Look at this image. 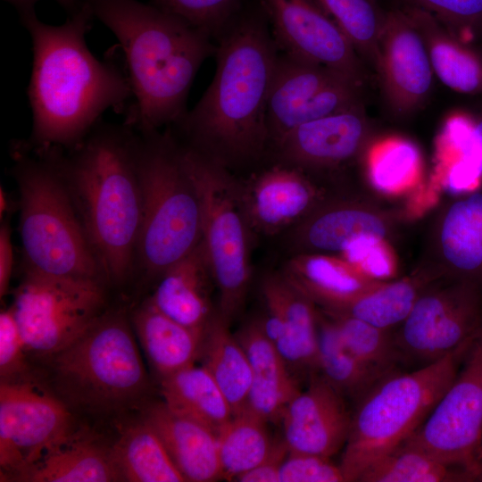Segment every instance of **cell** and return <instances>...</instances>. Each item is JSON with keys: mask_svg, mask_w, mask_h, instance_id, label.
Instances as JSON below:
<instances>
[{"mask_svg": "<svg viewBox=\"0 0 482 482\" xmlns=\"http://www.w3.org/2000/svg\"><path fill=\"white\" fill-rule=\"evenodd\" d=\"M9 4L16 7L20 12L28 8H34L35 4L39 0H4ZM60 5H62L68 13L74 12L79 4L82 3V0H55Z\"/></svg>", "mask_w": 482, "mask_h": 482, "instance_id": "7dc6e473", "label": "cell"}, {"mask_svg": "<svg viewBox=\"0 0 482 482\" xmlns=\"http://www.w3.org/2000/svg\"><path fill=\"white\" fill-rule=\"evenodd\" d=\"M45 161L18 165L21 235L29 270L97 278L103 270L64 186L62 162L48 149Z\"/></svg>", "mask_w": 482, "mask_h": 482, "instance_id": "52a82bcc", "label": "cell"}, {"mask_svg": "<svg viewBox=\"0 0 482 482\" xmlns=\"http://www.w3.org/2000/svg\"><path fill=\"white\" fill-rule=\"evenodd\" d=\"M417 299L413 285L400 281L373 291H361L337 307L344 310V315L388 329L405 320Z\"/></svg>", "mask_w": 482, "mask_h": 482, "instance_id": "d590c367", "label": "cell"}, {"mask_svg": "<svg viewBox=\"0 0 482 482\" xmlns=\"http://www.w3.org/2000/svg\"><path fill=\"white\" fill-rule=\"evenodd\" d=\"M343 78L346 79L323 65L278 53L266 111L269 155L273 146L295 127L303 108L322 89Z\"/></svg>", "mask_w": 482, "mask_h": 482, "instance_id": "603a6c76", "label": "cell"}, {"mask_svg": "<svg viewBox=\"0 0 482 482\" xmlns=\"http://www.w3.org/2000/svg\"><path fill=\"white\" fill-rule=\"evenodd\" d=\"M13 481L113 482L121 481V478L112 459L110 447L72 431Z\"/></svg>", "mask_w": 482, "mask_h": 482, "instance_id": "cb8c5ba5", "label": "cell"}, {"mask_svg": "<svg viewBox=\"0 0 482 482\" xmlns=\"http://www.w3.org/2000/svg\"><path fill=\"white\" fill-rule=\"evenodd\" d=\"M19 12L33 53L28 87L30 141L41 150L75 148L105 111L125 112L131 99L126 71L88 49L86 35L94 15L85 2L58 26L41 21L34 8Z\"/></svg>", "mask_w": 482, "mask_h": 482, "instance_id": "7a4b0ae2", "label": "cell"}, {"mask_svg": "<svg viewBox=\"0 0 482 482\" xmlns=\"http://www.w3.org/2000/svg\"><path fill=\"white\" fill-rule=\"evenodd\" d=\"M99 279L29 270L12 306L27 352L50 358L92 327L104 313Z\"/></svg>", "mask_w": 482, "mask_h": 482, "instance_id": "30bf717a", "label": "cell"}, {"mask_svg": "<svg viewBox=\"0 0 482 482\" xmlns=\"http://www.w3.org/2000/svg\"><path fill=\"white\" fill-rule=\"evenodd\" d=\"M249 360L252 381L247 409L266 421H279L284 408L300 390L283 357L264 332L260 319L236 334Z\"/></svg>", "mask_w": 482, "mask_h": 482, "instance_id": "7402d4cb", "label": "cell"}, {"mask_svg": "<svg viewBox=\"0 0 482 482\" xmlns=\"http://www.w3.org/2000/svg\"><path fill=\"white\" fill-rule=\"evenodd\" d=\"M471 337L437 361L388 375L356 403L339 462L345 482L357 481L422 425L455 378Z\"/></svg>", "mask_w": 482, "mask_h": 482, "instance_id": "8992f818", "label": "cell"}, {"mask_svg": "<svg viewBox=\"0 0 482 482\" xmlns=\"http://www.w3.org/2000/svg\"><path fill=\"white\" fill-rule=\"evenodd\" d=\"M96 125L62 170L99 264L118 281L131 268L142 220L137 138L125 124Z\"/></svg>", "mask_w": 482, "mask_h": 482, "instance_id": "277c9868", "label": "cell"}, {"mask_svg": "<svg viewBox=\"0 0 482 482\" xmlns=\"http://www.w3.org/2000/svg\"><path fill=\"white\" fill-rule=\"evenodd\" d=\"M281 275L310 299L315 297L334 307L363 288L345 266L324 256H291Z\"/></svg>", "mask_w": 482, "mask_h": 482, "instance_id": "d6a6232c", "label": "cell"}, {"mask_svg": "<svg viewBox=\"0 0 482 482\" xmlns=\"http://www.w3.org/2000/svg\"><path fill=\"white\" fill-rule=\"evenodd\" d=\"M110 451L121 481H186L157 432L145 419L127 428Z\"/></svg>", "mask_w": 482, "mask_h": 482, "instance_id": "f1b7e54d", "label": "cell"}, {"mask_svg": "<svg viewBox=\"0 0 482 482\" xmlns=\"http://www.w3.org/2000/svg\"><path fill=\"white\" fill-rule=\"evenodd\" d=\"M287 241L292 245H309L326 251H344L362 237H384L386 229L377 217L359 210L339 209L325 212L308 224L289 229Z\"/></svg>", "mask_w": 482, "mask_h": 482, "instance_id": "1f68e13d", "label": "cell"}, {"mask_svg": "<svg viewBox=\"0 0 482 482\" xmlns=\"http://www.w3.org/2000/svg\"><path fill=\"white\" fill-rule=\"evenodd\" d=\"M215 286L203 239L161 277L150 303L172 320L204 331L216 312L211 290Z\"/></svg>", "mask_w": 482, "mask_h": 482, "instance_id": "ffe728a7", "label": "cell"}, {"mask_svg": "<svg viewBox=\"0 0 482 482\" xmlns=\"http://www.w3.org/2000/svg\"><path fill=\"white\" fill-rule=\"evenodd\" d=\"M482 324L476 291L418 298L403 320L395 344L401 359L420 363L437 361L468 341Z\"/></svg>", "mask_w": 482, "mask_h": 482, "instance_id": "5bb4252c", "label": "cell"}, {"mask_svg": "<svg viewBox=\"0 0 482 482\" xmlns=\"http://www.w3.org/2000/svg\"><path fill=\"white\" fill-rule=\"evenodd\" d=\"M279 482H345L339 464L331 458L288 452L279 470Z\"/></svg>", "mask_w": 482, "mask_h": 482, "instance_id": "b9f144b4", "label": "cell"}, {"mask_svg": "<svg viewBox=\"0 0 482 482\" xmlns=\"http://www.w3.org/2000/svg\"><path fill=\"white\" fill-rule=\"evenodd\" d=\"M405 441L468 472L475 480L482 441V324L450 386Z\"/></svg>", "mask_w": 482, "mask_h": 482, "instance_id": "8fae6325", "label": "cell"}, {"mask_svg": "<svg viewBox=\"0 0 482 482\" xmlns=\"http://www.w3.org/2000/svg\"><path fill=\"white\" fill-rule=\"evenodd\" d=\"M133 322L146 358L160 378L199 359L204 331L172 320L149 300L136 312Z\"/></svg>", "mask_w": 482, "mask_h": 482, "instance_id": "484cf974", "label": "cell"}, {"mask_svg": "<svg viewBox=\"0 0 482 482\" xmlns=\"http://www.w3.org/2000/svg\"><path fill=\"white\" fill-rule=\"evenodd\" d=\"M215 43L211 84L171 127L182 144L233 174L252 173L269 158L267 102L279 53L259 2L245 0Z\"/></svg>", "mask_w": 482, "mask_h": 482, "instance_id": "6da1fadb", "label": "cell"}, {"mask_svg": "<svg viewBox=\"0 0 482 482\" xmlns=\"http://www.w3.org/2000/svg\"><path fill=\"white\" fill-rule=\"evenodd\" d=\"M317 371L345 400L356 403L390 375L358 359L344 345L333 321L319 318Z\"/></svg>", "mask_w": 482, "mask_h": 482, "instance_id": "f546056e", "label": "cell"}, {"mask_svg": "<svg viewBox=\"0 0 482 482\" xmlns=\"http://www.w3.org/2000/svg\"><path fill=\"white\" fill-rule=\"evenodd\" d=\"M137 166L142 220L137 252L148 274L161 277L202 240V210L171 126L142 133Z\"/></svg>", "mask_w": 482, "mask_h": 482, "instance_id": "5b68a950", "label": "cell"}, {"mask_svg": "<svg viewBox=\"0 0 482 482\" xmlns=\"http://www.w3.org/2000/svg\"><path fill=\"white\" fill-rule=\"evenodd\" d=\"M365 130L362 104L295 127L273 146L268 162L301 170L308 166L337 163L356 154Z\"/></svg>", "mask_w": 482, "mask_h": 482, "instance_id": "d6986e66", "label": "cell"}, {"mask_svg": "<svg viewBox=\"0 0 482 482\" xmlns=\"http://www.w3.org/2000/svg\"><path fill=\"white\" fill-rule=\"evenodd\" d=\"M279 53L323 65L362 87V60L317 0H257Z\"/></svg>", "mask_w": 482, "mask_h": 482, "instance_id": "4fadbf2b", "label": "cell"}, {"mask_svg": "<svg viewBox=\"0 0 482 482\" xmlns=\"http://www.w3.org/2000/svg\"><path fill=\"white\" fill-rule=\"evenodd\" d=\"M363 61L376 69L381 18L370 0H317Z\"/></svg>", "mask_w": 482, "mask_h": 482, "instance_id": "8d00e7d4", "label": "cell"}, {"mask_svg": "<svg viewBox=\"0 0 482 482\" xmlns=\"http://www.w3.org/2000/svg\"><path fill=\"white\" fill-rule=\"evenodd\" d=\"M71 432V414L62 401L30 380L1 381L2 481H13Z\"/></svg>", "mask_w": 482, "mask_h": 482, "instance_id": "7c38bea8", "label": "cell"}, {"mask_svg": "<svg viewBox=\"0 0 482 482\" xmlns=\"http://www.w3.org/2000/svg\"><path fill=\"white\" fill-rule=\"evenodd\" d=\"M24 340L11 307L0 313L1 381L28 380L29 366Z\"/></svg>", "mask_w": 482, "mask_h": 482, "instance_id": "60d3db41", "label": "cell"}, {"mask_svg": "<svg viewBox=\"0 0 482 482\" xmlns=\"http://www.w3.org/2000/svg\"><path fill=\"white\" fill-rule=\"evenodd\" d=\"M184 164L199 195L203 242L219 296V314L230 325L245 306L251 282L253 230L235 174L179 141Z\"/></svg>", "mask_w": 482, "mask_h": 482, "instance_id": "9c48e42d", "label": "cell"}, {"mask_svg": "<svg viewBox=\"0 0 482 482\" xmlns=\"http://www.w3.org/2000/svg\"><path fill=\"white\" fill-rule=\"evenodd\" d=\"M13 265V249L10 229L4 225L0 230V295L3 297L9 287Z\"/></svg>", "mask_w": 482, "mask_h": 482, "instance_id": "bcb514c9", "label": "cell"}, {"mask_svg": "<svg viewBox=\"0 0 482 482\" xmlns=\"http://www.w3.org/2000/svg\"><path fill=\"white\" fill-rule=\"evenodd\" d=\"M245 0H152L151 4L203 30L215 42Z\"/></svg>", "mask_w": 482, "mask_h": 482, "instance_id": "f35d334b", "label": "cell"}, {"mask_svg": "<svg viewBox=\"0 0 482 482\" xmlns=\"http://www.w3.org/2000/svg\"><path fill=\"white\" fill-rule=\"evenodd\" d=\"M116 37L123 52L131 99L125 125L141 133L176 124L202 64L216 53L203 30L153 4L82 0Z\"/></svg>", "mask_w": 482, "mask_h": 482, "instance_id": "3957f363", "label": "cell"}, {"mask_svg": "<svg viewBox=\"0 0 482 482\" xmlns=\"http://www.w3.org/2000/svg\"><path fill=\"white\" fill-rule=\"evenodd\" d=\"M473 480L423 449L404 441L372 462L359 477L361 482H451Z\"/></svg>", "mask_w": 482, "mask_h": 482, "instance_id": "836d02e7", "label": "cell"}, {"mask_svg": "<svg viewBox=\"0 0 482 482\" xmlns=\"http://www.w3.org/2000/svg\"><path fill=\"white\" fill-rule=\"evenodd\" d=\"M49 359L62 395L89 410L132 406L148 391L142 358L120 312H104L82 336Z\"/></svg>", "mask_w": 482, "mask_h": 482, "instance_id": "ba28073f", "label": "cell"}, {"mask_svg": "<svg viewBox=\"0 0 482 482\" xmlns=\"http://www.w3.org/2000/svg\"><path fill=\"white\" fill-rule=\"evenodd\" d=\"M332 321L344 345L358 359L387 374L396 371L401 357L387 329L344 314Z\"/></svg>", "mask_w": 482, "mask_h": 482, "instance_id": "74e56055", "label": "cell"}, {"mask_svg": "<svg viewBox=\"0 0 482 482\" xmlns=\"http://www.w3.org/2000/svg\"><path fill=\"white\" fill-rule=\"evenodd\" d=\"M475 480L482 481V459L479 460L478 463L477 472L475 476Z\"/></svg>", "mask_w": 482, "mask_h": 482, "instance_id": "f907efd6", "label": "cell"}, {"mask_svg": "<svg viewBox=\"0 0 482 482\" xmlns=\"http://www.w3.org/2000/svg\"><path fill=\"white\" fill-rule=\"evenodd\" d=\"M379 240L372 237H362L353 241L345 250L349 262L360 265L374 277H386L391 267L388 258L379 245Z\"/></svg>", "mask_w": 482, "mask_h": 482, "instance_id": "ee69618b", "label": "cell"}, {"mask_svg": "<svg viewBox=\"0 0 482 482\" xmlns=\"http://www.w3.org/2000/svg\"><path fill=\"white\" fill-rule=\"evenodd\" d=\"M418 163L419 153L411 143L392 141L374 157L371 164L372 180L379 189L392 190L406 181Z\"/></svg>", "mask_w": 482, "mask_h": 482, "instance_id": "ab89813d", "label": "cell"}, {"mask_svg": "<svg viewBox=\"0 0 482 482\" xmlns=\"http://www.w3.org/2000/svg\"><path fill=\"white\" fill-rule=\"evenodd\" d=\"M377 71L386 99L396 112H412L430 91L434 72L428 51L405 12L383 17Z\"/></svg>", "mask_w": 482, "mask_h": 482, "instance_id": "9a60e30c", "label": "cell"}, {"mask_svg": "<svg viewBox=\"0 0 482 482\" xmlns=\"http://www.w3.org/2000/svg\"><path fill=\"white\" fill-rule=\"evenodd\" d=\"M405 12L422 37L437 79L458 93H481L482 56L458 39L430 12L420 7Z\"/></svg>", "mask_w": 482, "mask_h": 482, "instance_id": "d4e9b609", "label": "cell"}, {"mask_svg": "<svg viewBox=\"0 0 482 482\" xmlns=\"http://www.w3.org/2000/svg\"><path fill=\"white\" fill-rule=\"evenodd\" d=\"M162 402L171 411L217 433L234 415L222 391L203 365L192 364L160 378Z\"/></svg>", "mask_w": 482, "mask_h": 482, "instance_id": "83f0119b", "label": "cell"}, {"mask_svg": "<svg viewBox=\"0 0 482 482\" xmlns=\"http://www.w3.org/2000/svg\"><path fill=\"white\" fill-rule=\"evenodd\" d=\"M283 438H279L271 453L259 465L239 476L240 482H279V470L288 453Z\"/></svg>", "mask_w": 482, "mask_h": 482, "instance_id": "f6af8a7d", "label": "cell"}, {"mask_svg": "<svg viewBox=\"0 0 482 482\" xmlns=\"http://www.w3.org/2000/svg\"><path fill=\"white\" fill-rule=\"evenodd\" d=\"M242 203L253 232L288 230L310 208L313 193L302 170L268 162L240 181Z\"/></svg>", "mask_w": 482, "mask_h": 482, "instance_id": "ac0fdd59", "label": "cell"}, {"mask_svg": "<svg viewBox=\"0 0 482 482\" xmlns=\"http://www.w3.org/2000/svg\"><path fill=\"white\" fill-rule=\"evenodd\" d=\"M6 206H7V204H6L5 194L3 191V189L1 188V192H0V213H1V215L4 212V211L6 209Z\"/></svg>", "mask_w": 482, "mask_h": 482, "instance_id": "681fc988", "label": "cell"}, {"mask_svg": "<svg viewBox=\"0 0 482 482\" xmlns=\"http://www.w3.org/2000/svg\"><path fill=\"white\" fill-rule=\"evenodd\" d=\"M229 326L217 311L204 329L198 360L236 414L247 409L252 374L246 353Z\"/></svg>", "mask_w": 482, "mask_h": 482, "instance_id": "4316f807", "label": "cell"}, {"mask_svg": "<svg viewBox=\"0 0 482 482\" xmlns=\"http://www.w3.org/2000/svg\"><path fill=\"white\" fill-rule=\"evenodd\" d=\"M144 419L157 432L186 481L222 479L217 434L212 429L176 413L163 402L147 408Z\"/></svg>", "mask_w": 482, "mask_h": 482, "instance_id": "44dd1931", "label": "cell"}, {"mask_svg": "<svg viewBox=\"0 0 482 482\" xmlns=\"http://www.w3.org/2000/svg\"><path fill=\"white\" fill-rule=\"evenodd\" d=\"M418 7L460 29L482 22V0H415Z\"/></svg>", "mask_w": 482, "mask_h": 482, "instance_id": "7bdbcfd3", "label": "cell"}, {"mask_svg": "<svg viewBox=\"0 0 482 482\" xmlns=\"http://www.w3.org/2000/svg\"><path fill=\"white\" fill-rule=\"evenodd\" d=\"M261 291L265 315L260 320L265 334L294 377L309 379L318 373V318L310 298L282 275L267 276Z\"/></svg>", "mask_w": 482, "mask_h": 482, "instance_id": "e0dca14e", "label": "cell"}, {"mask_svg": "<svg viewBox=\"0 0 482 482\" xmlns=\"http://www.w3.org/2000/svg\"><path fill=\"white\" fill-rule=\"evenodd\" d=\"M445 258L458 270H482V193L454 203L445 218L441 234Z\"/></svg>", "mask_w": 482, "mask_h": 482, "instance_id": "e575fe53", "label": "cell"}, {"mask_svg": "<svg viewBox=\"0 0 482 482\" xmlns=\"http://www.w3.org/2000/svg\"><path fill=\"white\" fill-rule=\"evenodd\" d=\"M279 421L289 452L332 458L346 444L352 414L345 399L314 374L287 403Z\"/></svg>", "mask_w": 482, "mask_h": 482, "instance_id": "2e32d148", "label": "cell"}, {"mask_svg": "<svg viewBox=\"0 0 482 482\" xmlns=\"http://www.w3.org/2000/svg\"><path fill=\"white\" fill-rule=\"evenodd\" d=\"M473 134L482 170V119L478 121H474Z\"/></svg>", "mask_w": 482, "mask_h": 482, "instance_id": "c3c4849f", "label": "cell"}, {"mask_svg": "<svg viewBox=\"0 0 482 482\" xmlns=\"http://www.w3.org/2000/svg\"><path fill=\"white\" fill-rule=\"evenodd\" d=\"M480 459H482V441H481V445H480L479 451H478V463Z\"/></svg>", "mask_w": 482, "mask_h": 482, "instance_id": "816d5d0a", "label": "cell"}, {"mask_svg": "<svg viewBox=\"0 0 482 482\" xmlns=\"http://www.w3.org/2000/svg\"><path fill=\"white\" fill-rule=\"evenodd\" d=\"M268 424L246 409L220 428L216 434L223 479L236 481L271 453L278 439L270 436Z\"/></svg>", "mask_w": 482, "mask_h": 482, "instance_id": "4dcf8cb0", "label": "cell"}]
</instances>
